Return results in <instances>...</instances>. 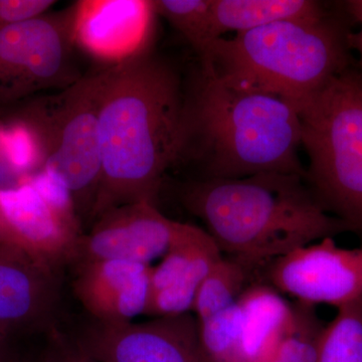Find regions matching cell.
I'll list each match as a JSON object with an SVG mask.
<instances>
[{
    "instance_id": "1",
    "label": "cell",
    "mask_w": 362,
    "mask_h": 362,
    "mask_svg": "<svg viewBox=\"0 0 362 362\" xmlns=\"http://www.w3.org/2000/svg\"><path fill=\"white\" fill-rule=\"evenodd\" d=\"M99 134L101 181L90 218L156 204L166 173L187 154V90L175 69L150 51L103 66Z\"/></svg>"
},
{
    "instance_id": "2",
    "label": "cell",
    "mask_w": 362,
    "mask_h": 362,
    "mask_svg": "<svg viewBox=\"0 0 362 362\" xmlns=\"http://www.w3.org/2000/svg\"><path fill=\"white\" fill-rule=\"evenodd\" d=\"M185 158L201 162L204 178L291 173L305 177L299 114L285 98L201 66L187 90Z\"/></svg>"
},
{
    "instance_id": "3",
    "label": "cell",
    "mask_w": 362,
    "mask_h": 362,
    "mask_svg": "<svg viewBox=\"0 0 362 362\" xmlns=\"http://www.w3.org/2000/svg\"><path fill=\"white\" fill-rule=\"evenodd\" d=\"M305 182L303 176L280 173L204 178L183 188L181 201L204 221L221 252L250 271L350 232L321 206Z\"/></svg>"
},
{
    "instance_id": "4",
    "label": "cell",
    "mask_w": 362,
    "mask_h": 362,
    "mask_svg": "<svg viewBox=\"0 0 362 362\" xmlns=\"http://www.w3.org/2000/svg\"><path fill=\"white\" fill-rule=\"evenodd\" d=\"M351 35L345 21L330 13L316 20L280 21L221 37L201 66L295 105L352 66Z\"/></svg>"
},
{
    "instance_id": "5",
    "label": "cell",
    "mask_w": 362,
    "mask_h": 362,
    "mask_svg": "<svg viewBox=\"0 0 362 362\" xmlns=\"http://www.w3.org/2000/svg\"><path fill=\"white\" fill-rule=\"evenodd\" d=\"M309 157L304 180L321 206L362 237V74L349 66L293 105Z\"/></svg>"
},
{
    "instance_id": "6",
    "label": "cell",
    "mask_w": 362,
    "mask_h": 362,
    "mask_svg": "<svg viewBox=\"0 0 362 362\" xmlns=\"http://www.w3.org/2000/svg\"><path fill=\"white\" fill-rule=\"evenodd\" d=\"M103 68L56 94L30 102L20 118L32 126L51 169L70 189L78 216L90 218L101 181L99 104Z\"/></svg>"
},
{
    "instance_id": "7",
    "label": "cell",
    "mask_w": 362,
    "mask_h": 362,
    "mask_svg": "<svg viewBox=\"0 0 362 362\" xmlns=\"http://www.w3.org/2000/svg\"><path fill=\"white\" fill-rule=\"evenodd\" d=\"M74 11L73 4L0 32V104L63 90L82 77L73 61Z\"/></svg>"
},
{
    "instance_id": "8",
    "label": "cell",
    "mask_w": 362,
    "mask_h": 362,
    "mask_svg": "<svg viewBox=\"0 0 362 362\" xmlns=\"http://www.w3.org/2000/svg\"><path fill=\"white\" fill-rule=\"evenodd\" d=\"M269 280L299 303L340 309L362 300V246H338L334 238L312 243L276 259Z\"/></svg>"
},
{
    "instance_id": "9",
    "label": "cell",
    "mask_w": 362,
    "mask_h": 362,
    "mask_svg": "<svg viewBox=\"0 0 362 362\" xmlns=\"http://www.w3.org/2000/svg\"><path fill=\"white\" fill-rule=\"evenodd\" d=\"M75 343L102 362H207L189 313L143 323L94 321Z\"/></svg>"
},
{
    "instance_id": "10",
    "label": "cell",
    "mask_w": 362,
    "mask_h": 362,
    "mask_svg": "<svg viewBox=\"0 0 362 362\" xmlns=\"http://www.w3.org/2000/svg\"><path fill=\"white\" fill-rule=\"evenodd\" d=\"M188 225L171 220L148 202L114 207L81 235L71 263L122 259L151 266L180 239Z\"/></svg>"
},
{
    "instance_id": "11",
    "label": "cell",
    "mask_w": 362,
    "mask_h": 362,
    "mask_svg": "<svg viewBox=\"0 0 362 362\" xmlns=\"http://www.w3.org/2000/svg\"><path fill=\"white\" fill-rule=\"evenodd\" d=\"M75 47L104 66L150 51L156 13L152 0H81L74 4Z\"/></svg>"
},
{
    "instance_id": "12",
    "label": "cell",
    "mask_w": 362,
    "mask_h": 362,
    "mask_svg": "<svg viewBox=\"0 0 362 362\" xmlns=\"http://www.w3.org/2000/svg\"><path fill=\"white\" fill-rule=\"evenodd\" d=\"M2 240L52 268L71 263L81 235L77 214L45 201L28 182L0 189Z\"/></svg>"
},
{
    "instance_id": "13",
    "label": "cell",
    "mask_w": 362,
    "mask_h": 362,
    "mask_svg": "<svg viewBox=\"0 0 362 362\" xmlns=\"http://www.w3.org/2000/svg\"><path fill=\"white\" fill-rule=\"evenodd\" d=\"M59 295L56 269L21 247L0 243V331L52 333Z\"/></svg>"
},
{
    "instance_id": "14",
    "label": "cell",
    "mask_w": 362,
    "mask_h": 362,
    "mask_svg": "<svg viewBox=\"0 0 362 362\" xmlns=\"http://www.w3.org/2000/svg\"><path fill=\"white\" fill-rule=\"evenodd\" d=\"M221 252L206 230L188 225L180 239L152 267L144 315L169 317L194 311L202 281Z\"/></svg>"
},
{
    "instance_id": "15",
    "label": "cell",
    "mask_w": 362,
    "mask_h": 362,
    "mask_svg": "<svg viewBox=\"0 0 362 362\" xmlns=\"http://www.w3.org/2000/svg\"><path fill=\"white\" fill-rule=\"evenodd\" d=\"M152 266L122 259H105L77 266L74 291L94 320L132 322L144 315Z\"/></svg>"
},
{
    "instance_id": "16",
    "label": "cell",
    "mask_w": 362,
    "mask_h": 362,
    "mask_svg": "<svg viewBox=\"0 0 362 362\" xmlns=\"http://www.w3.org/2000/svg\"><path fill=\"white\" fill-rule=\"evenodd\" d=\"M238 301L244 314L245 361H268L294 326L296 307L286 301L275 288L266 285L247 288Z\"/></svg>"
},
{
    "instance_id": "17",
    "label": "cell",
    "mask_w": 362,
    "mask_h": 362,
    "mask_svg": "<svg viewBox=\"0 0 362 362\" xmlns=\"http://www.w3.org/2000/svg\"><path fill=\"white\" fill-rule=\"evenodd\" d=\"M329 11L313 0H213L216 35L249 32L286 21L316 20Z\"/></svg>"
},
{
    "instance_id": "18",
    "label": "cell",
    "mask_w": 362,
    "mask_h": 362,
    "mask_svg": "<svg viewBox=\"0 0 362 362\" xmlns=\"http://www.w3.org/2000/svg\"><path fill=\"white\" fill-rule=\"evenodd\" d=\"M157 16H161L192 45L201 64L211 59L216 35L213 0H152Z\"/></svg>"
},
{
    "instance_id": "19",
    "label": "cell",
    "mask_w": 362,
    "mask_h": 362,
    "mask_svg": "<svg viewBox=\"0 0 362 362\" xmlns=\"http://www.w3.org/2000/svg\"><path fill=\"white\" fill-rule=\"evenodd\" d=\"M249 270L232 258L221 257L202 281L194 312L197 320L209 318L233 306L247 289Z\"/></svg>"
},
{
    "instance_id": "20",
    "label": "cell",
    "mask_w": 362,
    "mask_h": 362,
    "mask_svg": "<svg viewBox=\"0 0 362 362\" xmlns=\"http://www.w3.org/2000/svg\"><path fill=\"white\" fill-rule=\"evenodd\" d=\"M243 320L239 301L216 315L197 320L199 342L207 362H246Z\"/></svg>"
},
{
    "instance_id": "21",
    "label": "cell",
    "mask_w": 362,
    "mask_h": 362,
    "mask_svg": "<svg viewBox=\"0 0 362 362\" xmlns=\"http://www.w3.org/2000/svg\"><path fill=\"white\" fill-rule=\"evenodd\" d=\"M315 362H362V300L338 309L324 330Z\"/></svg>"
},
{
    "instance_id": "22",
    "label": "cell",
    "mask_w": 362,
    "mask_h": 362,
    "mask_svg": "<svg viewBox=\"0 0 362 362\" xmlns=\"http://www.w3.org/2000/svg\"><path fill=\"white\" fill-rule=\"evenodd\" d=\"M54 4V0H0V32L47 13Z\"/></svg>"
},
{
    "instance_id": "23",
    "label": "cell",
    "mask_w": 362,
    "mask_h": 362,
    "mask_svg": "<svg viewBox=\"0 0 362 362\" xmlns=\"http://www.w3.org/2000/svg\"><path fill=\"white\" fill-rule=\"evenodd\" d=\"M49 354L54 362H102L90 356L76 344L54 330L51 333Z\"/></svg>"
},
{
    "instance_id": "24",
    "label": "cell",
    "mask_w": 362,
    "mask_h": 362,
    "mask_svg": "<svg viewBox=\"0 0 362 362\" xmlns=\"http://www.w3.org/2000/svg\"><path fill=\"white\" fill-rule=\"evenodd\" d=\"M347 11L354 20L361 23V30L358 33L351 35V47H354L359 54V71L362 74V0H352L345 4Z\"/></svg>"
},
{
    "instance_id": "25",
    "label": "cell",
    "mask_w": 362,
    "mask_h": 362,
    "mask_svg": "<svg viewBox=\"0 0 362 362\" xmlns=\"http://www.w3.org/2000/svg\"><path fill=\"white\" fill-rule=\"evenodd\" d=\"M0 362H18L9 343V335L0 331Z\"/></svg>"
},
{
    "instance_id": "26",
    "label": "cell",
    "mask_w": 362,
    "mask_h": 362,
    "mask_svg": "<svg viewBox=\"0 0 362 362\" xmlns=\"http://www.w3.org/2000/svg\"><path fill=\"white\" fill-rule=\"evenodd\" d=\"M37 362H54V359L52 358L51 354L47 352L45 356H42L39 361Z\"/></svg>"
},
{
    "instance_id": "27",
    "label": "cell",
    "mask_w": 362,
    "mask_h": 362,
    "mask_svg": "<svg viewBox=\"0 0 362 362\" xmlns=\"http://www.w3.org/2000/svg\"><path fill=\"white\" fill-rule=\"evenodd\" d=\"M264 362H289V361H285V359H283V358H280V357L274 356L273 357H271V358H269L268 361H266Z\"/></svg>"
},
{
    "instance_id": "28",
    "label": "cell",
    "mask_w": 362,
    "mask_h": 362,
    "mask_svg": "<svg viewBox=\"0 0 362 362\" xmlns=\"http://www.w3.org/2000/svg\"><path fill=\"white\" fill-rule=\"evenodd\" d=\"M0 243H4V240H2V220H1V214H0Z\"/></svg>"
},
{
    "instance_id": "29",
    "label": "cell",
    "mask_w": 362,
    "mask_h": 362,
    "mask_svg": "<svg viewBox=\"0 0 362 362\" xmlns=\"http://www.w3.org/2000/svg\"><path fill=\"white\" fill-rule=\"evenodd\" d=\"M2 125H4V123H2L1 121H0V127H1Z\"/></svg>"
}]
</instances>
